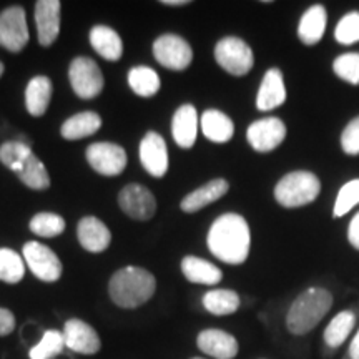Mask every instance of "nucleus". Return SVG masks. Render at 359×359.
I'll list each match as a JSON object with an SVG mask.
<instances>
[{"label":"nucleus","instance_id":"23","mask_svg":"<svg viewBox=\"0 0 359 359\" xmlns=\"http://www.w3.org/2000/svg\"><path fill=\"white\" fill-rule=\"evenodd\" d=\"M201 132L210 142L213 143H228L235 135V123L223 111L210 109L201 115L200 120Z\"/></svg>","mask_w":359,"mask_h":359},{"label":"nucleus","instance_id":"44","mask_svg":"<svg viewBox=\"0 0 359 359\" xmlns=\"http://www.w3.org/2000/svg\"><path fill=\"white\" fill-rule=\"evenodd\" d=\"M191 359H203V358H191Z\"/></svg>","mask_w":359,"mask_h":359},{"label":"nucleus","instance_id":"1","mask_svg":"<svg viewBox=\"0 0 359 359\" xmlns=\"http://www.w3.org/2000/svg\"><path fill=\"white\" fill-rule=\"evenodd\" d=\"M206 245L215 258L228 264L246 262L251 246V231L246 219L238 213H224L215 219L206 235Z\"/></svg>","mask_w":359,"mask_h":359},{"label":"nucleus","instance_id":"18","mask_svg":"<svg viewBox=\"0 0 359 359\" xmlns=\"http://www.w3.org/2000/svg\"><path fill=\"white\" fill-rule=\"evenodd\" d=\"M77 236L83 250L90 253H102L110 246L111 233L107 224L95 217H85L77 226Z\"/></svg>","mask_w":359,"mask_h":359},{"label":"nucleus","instance_id":"33","mask_svg":"<svg viewBox=\"0 0 359 359\" xmlns=\"http://www.w3.org/2000/svg\"><path fill=\"white\" fill-rule=\"evenodd\" d=\"M30 231L42 238H55L65 231V219L57 213L42 212L30 219Z\"/></svg>","mask_w":359,"mask_h":359},{"label":"nucleus","instance_id":"30","mask_svg":"<svg viewBox=\"0 0 359 359\" xmlns=\"http://www.w3.org/2000/svg\"><path fill=\"white\" fill-rule=\"evenodd\" d=\"M354 325H356V316L353 311H339L325 330L326 346L331 349L343 346L344 341L351 334Z\"/></svg>","mask_w":359,"mask_h":359},{"label":"nucleus","instance_id":"5","mask_svg":"<svg viewBox=\"0 0 359 359\" xmlns=\"http://www.w3.org/2000/svg\"><path fill=\"white\" fill-rule=\"evenodd\" d=\"M215 60L226 70L230 75L235 77H243L250 74L255 65L253 50L243 39L240 37H223L215 47Z\"/></svg>","mask_w":359,"mask_h":359},{"label":"nucleus","instance_id":"17","mask_svg":"<svg viewBox=\"0 0 359 359\" xmlns=\"http://www.w3.org/2000/svg\"><path fill=\"white\" fill-rule=\"evenodd\" d=\"M286 102L285 79L280 69H269L259 83L257 95V109L262 111L275 110Z\"/></svg>","mask_w":359,"mask_h":359},{"label":"nucleus","instance_id":"34","mask_svg":"<svg viewBox=\"0 0 359 359\" xmlns=\"http://www.w3.org/2000/svg\"><path fill=\"white\" fill-rule=\"evenodd\" d=\"M333 72L336 77L343 80V82L359 87V53H341V55L334 58Z\"/></svg>","mask_w":359,"mask_h":359},{"label":"nucleus","instance_id":"26","mask_svg":"<svg viewBox=\"0 0 359 359\" xmlns=\"http://www.w3.org/2000/svg\"><path fill=\"white\" fill-rule=\"evenodd\" d=\"M52 80L45 75H37L25 88V107L32 116H42L48 110L52 100Z\"/></svg>","mask_w":359,"mask_h":359},{"label":"nucleus","instance_id":"19","mask_svg":"<svg viewBox=\"0 0 359 359\" xmlns=\"http://www.w3.org/2000/svg\"><path fill=\"white\" fill-rule=\"evenodd\" d=\"M230 190V185L224 178H215L212 182L205 183L203 187L196 188L195 191L188 193L185 198L180 203V208L185 213H196L203 210L205 206L215 203L219 198H223Z\"/></svg>","mask_w":359,"mask_h":359},{"label":"nucleus","instance_id":"7","mask_svg":"<svg viewBox=\"0 0 359 359\" xmlns=\"http://www.w3.org/2000/svg\"><path fill=\"white\" fill-rule=\"evenodd\" d=\"M154 55L160 65L173 72L187 70L193 60L190 43L175 34H163L155 40Z\"/></svg>","mask_w":359,"mask_h":359},{"label":"nucleus","instance_id":"8","mask_svg":"<svg viewBox=\"0 0 359 359\" xmlns=\"http://www.w3.org/2000/svg\"><path fill=\"white\" fill-rule=\"evenodd\" d=\"M22 255L35 278L45 283H55L60 280L64 266L48 246L39 243V241H29L22 250Z\"/></svg>","mask_w":359,"mask_h":359},{"label":"nucleus","instance_id":"10","mask_svg":"<svg viewBox=\"0 0 359 359\" xmlns=\"http://www.w3.org/2000/svg\"><path fill=\"white\" fill-rule=\"evenodd\" d=\"M90 167L103 177H116L127 167V151L123 147L110 142L92 143L85 151Z\"/></svg>","mask_w":359,"mask_h":359},{"label":"nucleus","instance_id":"42","mask_svg":"<svg viewBox=\"0 0 359 359\" xmlns=\"http://www.w3.org/2000/svg\"><path fill=\"white\" fill-rule=\"evenodd\" d=\"M161 4L163 6H168V7H182V6H187V4H190L188 0H161Z\"/></svg>","mask_w":359,"mask_h":359},{"label":"nucleus","instance_id":"6","mask_svg":"<svg viewBox=\"0 0 359 359\" xmlns=\"http://www.w3.org/2000/svg\"><path fill=\"white\" fill-rule=\"evenodd\" d=\"M69 80L75 95L82 100H93L103 92L105 79L100 67L90 57H77L69 67Z\"/></svg>","mask_w":359,"mask_h":359},{"label":"nucleus","instance_id":"40","mask_svg":"<svg viewBox=\"0 0 359 359\" xmlns=\"http://www.w3.org/2000/svg\"><path fill=\"white\" fill-rule=\"evenodd\" d=\"M348 241L354 250L359 251V212L354 215L348 226Z\"/></svg>","mask_w":359,"mask_h":359},{"label":"nucleus","instance_id":"29","mask_svg":"<svg viewBox=\"0 0 359 359\" xmlns=\"http://www.w3.org/2000/svg\"><path fill=\"white\" fill-rule=\"evenodd\" d=\"M203 306L215 316H228L240 308V296L233 290H210L203 296Z\"/></svg>","mask_w":359,"mask_h":359},{"label":"nucleus","instance_id":"35","mask_svg":"<svg viewBox=\"0 0 359 359\" xmlns=\"http://www.w3.org/2000/svg\"><path fill=\"white\" fill-rule=\"evenodd\" d=\"M359 205V178L349 180L339 188L338 196H336L334 206H333V217L341 218L348 215L354 206Z\"/></svg>","mask_w":359,"mask_h":359},{"label":"nucleus","instance_id":"2","mask_svg":"<svg viewBox=\"0 0 359 359\" xmlns=\"http://www.w3.org/2000/svg\"><path fill=\"white\" fill-rule=\"evenodd\" d=\"M156 291V280L150 271L140 266H125L114 273L109 283L110 299L123 309H135L147 302Z\"/></svg>","mask_w":359,"mask_h":359},{"label":"nucleus","instance_id":"28","mask_svg":"<svg viewBox=\"0 0 359 359\" xmlns=\"http://www.w3.org/2000/svg\"><path fill=\"white\" fill-rule=\"evenodd\" d=\"M128 85L138 97L151 98L158 93L161 83L158 74H156L154 69L140 65L133 67V69L128 72Z\"/></svg>","mask_w":359,"mask_h":359},{"label":"nucleus","instance_id":"38","mask_svg":"<svg viewBox=\"0 0 359 359\" xmlns=\"http://www.w3.org/2000/svg\"><path fill=\"white\" fill-rule=\"evenodd\" d=\"M341 148L346 155H359V116L353 118L341 133Z\"/></svg>","mask_w":359,"mask_h":359},{"label":"nucleus","instance_id":"9","mask_svg":"<svg viewBox=\"0 0 359 359\" xmlns=\"http://www.w3.org/2000/svg\"><path fill=\"white\" fill-rule=\"evenodd\" d=\"M29 39L30 34L24 8L13 6L0 13V47L12 53H19L29 43Z\"/></svg>","mask_w":359,"mask_h":359},{"label":"nucleus","instance_id":"39","mask_svg":"<svg viewBox=\"0 0 359 359\" xmlns=\"http://www.w3.org/2000/svg\"><path fill=\"white\" fill-rule=\"evenodd\" d=\"M15 330V316L11 309L0 308V338L8 336Z\"/></svg>","mask_w":359,"mask_h":359},{"label":"nucleus","instance_id":"37","mask_svg":"<svg viewBox=\"0 0 359 359\" xmlns=\"http://www.w3.org/2000/svg\"><path fill=\"white\" fill-rule=\"evenodd\" d=\"M334 39L341 45H353L359 42V12L353 11L341 17L334 29Z\"/></svg>","mask_w":359,"mask_h":359},{"label":"nucleus","instance_id":"24","mask_svg":"<svg viewBox=\"0 0 359 359\" xmlns=\"http://www.w3.org/2000/svg\"><path fill=\"white\" fill-rule=\"evenodd\" d=\"M102 127V116L97 111H80L67 118L60 127V135L69 142L92 137Z\"/></svg>","mask_w":359,"mask_h":359},{"label":"nucleus","instance_id":"14","mask_svg":"<svg viewBox=\"0 0 359 359\" xmlns=\"http://www.w3.org/2000/svg\"><path fill=\"white\" fill-rule=\"evenodd\" d=\"M64 338H65V346L72 349V351L79 354H87V356H92V354H97L102 348L100 336L93 326H90L88 323L82 320H77V318H72L65 323L64 326Z\"/></svg>","mask_w":359,"mask_h":359},{"label":"nucleus","instance_id":"12","mask_svg":"<svg viewBox=\"0 0 359 359\" xmlns=\"http://www.w3.org/2000/svg\"><path fill=\"white\" fill-rule=\"evenodd\" d=\"M286 138V125L276 116H266L253 122L246 130V140L258 154H269Z\"/></svg>","mask_w":359,"mask_h":359},{"label":"nucleus","instance_id":"15","mask_svg":"<svg viewBox=\"0 0 359 359\" xmlns=\"http://www.w3.org/2000/svg\"><path fill=\"white\" fill-rule=\"evenodd\" d=\"M60 11L58 0H39L35 4V24H37L39 42L42 47H52L60 34Z\"/></svg>","mask_w":359,"mask_h":359},{"label":"nucleus","instance_id":"16","mask_svg":"<svg viewBox=\"0 0 359 359\" xmlns=\"http://www.w3.org/2000/svg\"><path fill=\"white\" fill-rule=\"evenodd\" d=\"M196 346L201 353L215 359H233L240 351L235 336L223 330H215V327L201 331L196 338Z\"/></svg>","mask_w":359,"mask_h":359},{"label":"nucleus","instance_id":"32","mask_svg":"<svg viewBox=\"0 0 359 359\" xmlns=\"http://www.w3.org/2000/svg\"><path fill=\"white\" fill-rule=\"evenodd\" d=\"M65 338L64 333L55 330H47L35 346L30 349V359H53L64 351Z\"/></svg>","mask_w":359,"mask_h":359},{"label":"nucleus","instance_id":"21","mask_svg":"<svg viewBox=\"0 0 359 359\" xmlns=\"http://www.w3.org/2000/svg\"><path fill=\"white\" fill-rule=\"evenodd\" d=\"M327 25V12L325 6L316 4L311 6L303 13L298 24V37L304 45L313 47L318 42H321L323 35L326 32Z\"/></svg>","mask_w":359,"mask_h":359},{"label":"nucleus","instance_id":"13","mask_svg":"<svg viewBox=\"0 0 359 359\" xmlns=\"http://www.w3.org/2000/svg\"><path fill=\"white\" fill-rule=\"evenodd\" d=\"M140 161L151 177L161 178L168 172V148L163 137L156 132H148L140 142Z\"/></svg>","mask_w":359,"mask_h":359},{"label":"nucleus","instance_id":"31","mask_svg":"<svg viewBox=\"0 0 359 359\" xmlns=\"http://www.w3.org/2000/svg\"><path fill=\"white\" fill-rule=\"evenodd\" d=\"M25 276V262L17 251L0 248V281L17 285Z\"/></svg>","mask_w":359,"mask_h":359},{"label":"nucleus","instance_id":"43","mask_svg":"<svg viewBox=\"0 0 359 359\" xmlns=\"http://www.w3.org/2000/svg\"><path fill=\"white\" fill-rule=\"evenodd\" d=\"M4 70H6V67H4L2 62H0V77H2V75H4Z\"/></svg>","mask_w":359,"mask_h":359},{"label":"nucleus","instance_id":"41","mask_svg":"<svg viewBox=\"0 0 359 359\" xmlns=\"http://www.w3.org/2000/svg\"><path fill=\"white\" fill-rule=\"evenodd\" d=\"M349 358L359 359V330L358 333L354 334L351 344H349Z\"/></svg>","mask_w":359,"mask_h":359},{"label":"nucleus","instance_id":"4","mask_svg":"<svg viewBox=\"0 0 359 359\" xmlns=\"http://www.w3.org/2000/svg\"><path fill=\"white\" fill-rule=\"evenodd\" d=\"M321 193V182L306 170L285 175L275 187V200L283 208H299L313 203Z\"/></svg>","mask_w":359,"mask_h":359},{"label":"nucleus","instance_id":"27","mask_svg":"<svg viewBox=\"0 0 359 359\" xmlns=\"http://www.w3.org/2000/svg\"><path fill=\"white\" fill-rule=\"evenodd\" d=\"M13 173L19 177V180L24 183L25 187H29L30 190L43 191L50 188V177L48 172L45 170L43 163L39 160V156L35 154H30L22 163L13 170Z\"/></svg>","mask_w":359,"mask_h":359},{"label":"nucleus","instance_id":"20","mask_svg":"<svg viewBox=\"0 0 359 359\" xmlns=\"http://www.w3.org/2000/svg\"><path fill=\"white\" fill-rule=\"evenodd\" d=\"M172 135L178 147L191 148L198 135V114L190 103L177 109L172 120Z\"/></svg>","mask_w":359,"mask_h":359},{"label":"nucleus","instance_id":"22","mask_svg":"<svg viewBox=\"0 0 359 359\" xmlns=\"http://www.w3.org/2000/svg\"><path fill=\"white\" fill-rule=\"evenodd\" d=\"M90 43L98 55L109 62L120 60L123 55V42L114 29L107 25H95L90 30Z\"/></svg>","mask_w":359,"mask_h":359},{"label":"nucleus","instance_id":"36","mask_svg":"<svg viewBox=\"0 0 359 359\" xmlns=\"http://www.w3.org/2000/svg\"><path fill=\"white\" fill-rule=\"evenodd\" d=\"M30 154H32V148L29 143L22 140L6 142L0 147V161L13 172Z\"/></svg>","mask_w":359,"mask_h":359},{"label":"nucleus","instance_id":"25","mask_svg":"<svg viewBox=\"0 0 359 359\" xmlns=\"http://www.w3.org/2000/svg\"><path fill=\"white\" fill-rule=\"evenodd\" d=\"M182 273L188 281L196 285L215 286L223 280V273L217 264L198 257H185L182 259Z\"/></svg>","mask_w":359,"mask_h":359},{"label":"nucleus","instance_id":"3","mask_svg":"<svg viewBox=\"0 0 359 359\" xmlns=\"http://www.w3.org/2000/svg\"><path fill=\"white\" fill-rule=\"evenodd\" d=\"M333 306V294L320 286L304 290L286 314V327L291 334L304 336L320 325Z\"/></svg>","mask_w":359,"mask_h":359},{"label":"nucleus","instance_id":"11","mask_svg":"<svg viewBox=\"0 0 359 359\" xmlns=\"http://www.w3.org/2000/svg\"><path fill=\"white\" fill-rule=\"evenodd\" d=\"M118 205L122 212L137 222H148L156 213L155 195L140 183H130L118 193Z\"/></svg>","mask_w":359,"mask_h":359}]
</instances>
